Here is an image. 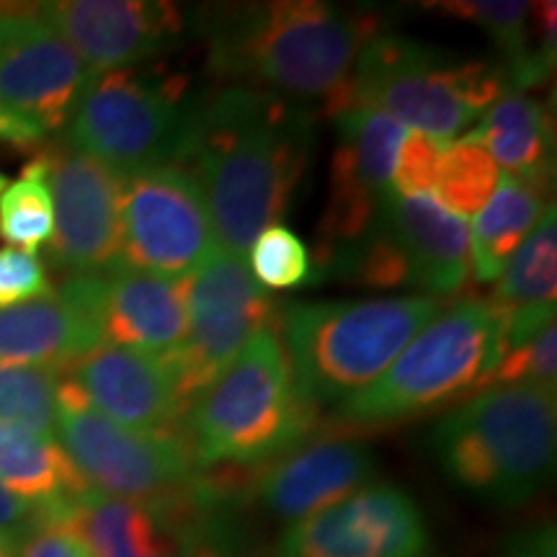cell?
<instances>
[{
  "label": "cell",
  "mask_w": 557,
  "mask_h": 557,
  "mask_svg": "<svg viewBox=\"0 0 557 557\" xmlns=\"http://www.w3.org/2000/svg\"><path fill=\"white\" fill-rule=\"evenodd\" d=\"M312 156V116L295 101L246 86L194 99L178 165L205 197L214 240L248 261L263 230L289 212Z\"/></svg>",
  "instance_id": "6da1fadb"
},
{
  "label": "cell",
  "mask_w": 557,
  "mask_h": 557,
  "mask_svg": "<svg viewBox=\"0 0 557 557\" xmlns=\"http://www.w3.org/2000/svg\"><path fill=\"white\" fill-rule=\"evenodd\" d=\"M377 34L369 13L323 0H276L222 11L209 26V70L233 86L344 109L361 47Z\"/></svg>",
  "instance_id": "7a4b0ae2"
},
{
  "label": "cell",
  "mask_w": 557,
  "mask_h": 557,
  "mask_svg": "<svg viewBox=\"0 0 557 557\" xmlns=\"http://www.w3.org/2000/svg\"><path fill=\"white\" fill-rule=\"evenodd\" d=\"M555 393L537 385H487L431 431L444 475L498 506L537 496L555 470Z\"/></svg>",
  "instance_id": "3957f363"
},
{
  "label": "cell",
  "mask_w": 557,
  "mask_h": 557,
  "mask_svg": "<svg viewBox=\"0 0 557 557\" xmlns=\"http://www.w3.org/2000/svg\"><path fill=\"white\" fill-rule=\"evenodd\" d=\"M504 331L506 310L491 299H462L438 310L380 380L338 403L333 426L385 429L478 395L504 359Z\"/></svg>",
  "instance_id": "277c9868"
},
{
  "label": "cell",
  "mask_w": 557,
  "mask_h": 557,
  "mask_svg": "<svg viewBox=\"0 0 557 557\" xmlns=\"http://www.w3.org/2000/svg\"><path fill=\"white\" fill-rule=\"evenodd\" d=\"M318 408L299 393L274 329L256 333L184 418V438L201 470L267 465L302 444Z\"/></svg>",
  "instance_id": "5b68a950"
},
{
  "label": "cell",
  "mask_w": 557,
  "mask_h": 557,
  "mask_svg": "<svg viewBox=\"0 0 557 557\" xmlns=\"http://www.w3.org/2000/svg\"><path fill=\"white\" fill-rule=\"evenodd\" d=\"M442 310L429 295L299 302L282 312L284 351L312 406H338L387 372Z\"/></svg>",
  "instance_id": "8992f818"
},
{
  "label": "cell",
  "mask_w": 557,
  "mask_h": 557,
  "mask_svg": "<svg viewBox=\"0 0 557 557\" xmlns=\"http://www.w3.org/2000/svg\"><path fill=\"white\" fill-rule=\"evenodd\" d=\"M500 62L465 60L426 41L377 32L361 47L346 107H364L442 143L475 127L506 94Z\"/></svg>",
  "instance_id": "52a82bcc"
},
{
  "label": "cell",
  "mask_w": 557,
  "mask_h": 557,
  "mask_svg": "<svg viewBox=\"0 0 557 557\" xmlns=\"http://www.w3.org/2000/svg\"><path fill=\"white\" fill-rule=\"evenodd\" d=\"M194 99L176 73L109 70L94 73L67 122L70 148L86 152L116 176L178 163Z\"/></svg>",
  "instance_id": "ba28073f"
},
{
  "label": "cell",
  "mask_w": 557,
  "mask_h": 557,
  "mask_svg": "<svg viewBox=\"0 0 557 557\" xmlns=\"http://www.w3.org/2000/svg\"><path fill=\"white\" fill-rule=\"evenodd\" d=\"M58 436L81 478L101 496L150 506L191 500L205 483L181 431H135L88 406L62 372Z\"/></svg>",
  "instance_id": "9c48e42d"
},
{
  "label": "cell",
  "mask_w": 557,
  "mask_h": 557,
  "mask_svg": "<svg viewBox=\"0 0 557 557\" xmlns=\"http://www.w3.org/2000/svg\"><path fill=\"white\" fill-rule=\"evenodd\" d=\"M276 312L274 297L256 282L248 261L222 248L186 276V333L160 359L184 413L256 333L271 329Z\"/></svg>",
  "instance_id": "30bf717a"
},
{
  "label": "cell",
  "mask_w": 557,
  "mask_h": 557,
  "mask_svg": "<svg viewBox=\"0 0 557 557\" xmlns=\"http://www.w3.org/2000/svg\"><path fill=\"white\" fill-rule=\"evenodd\" d=\"M214 243L205 197L189 169L165 163L122 178V267L184 278L209 259Z\"/></svg>",
  "instance_id": "8fae6325"
},
{
  "label": "cell",
  "mask_w": 557,
  "mask_h": 557,
  "mask_svg": "<svg viewBox=\"0 0 557 557\" xmlns=\"http://www.w3.org/2000/svg\"><path fill=\"white\" fill-rule=\"evenodd\" d=\"M90 75L37 5L0 9V103L11 114L41 135L62 129Z\"/></svg>",
  "instance_id": "7c38bea8"
},
{
  "label": "cell",
  "mask_w": 557,
  "mask_h": 557,
  "mask_svg": "<svg viewBox=\"0 0 557 557\" xmlns=\"http://www.w3.org/2000/svg\"><path fill=\"white\" fill-rule=\"evenodd\" d=\"M60 292L73 299L101 344L163 359L186 333V276L169 278L114 263L101 274H73Z\"/></svg>",
  "instance_id": "4fadbf2b"
},
{
  "label": "cell",
  "mask_w": 557,
  "mask_h": 557,
  "mask_svg": "<svg viewBox=\"0 0 557 557\" xmlns=\"http://www.w3.org/2000/svg\"><path fill=\"white\" fill-rule=\"evenodd\" d=\"M276 557H429V529L406 491L374 483L289 524Z\"/></svg>",
  "instance_id": "5bb4252c"
},
{
  "label": "cell",
  "mask_w": 557,
  "mask_h": 557,
  "mask_svg": "<svg viewBox=\"0 0 557 557\" xmlns=\"http://www.w3.org/2000/svg\"><path fill=\"white\" fill-rule=\"evenodd\" d=\"M403 139V124L382 111L364 107L336 111V150L329 207L320 220V256L361 238L393 197L395 158Z\"/></svg>",
  "instance_id": "9a60e30c"
},
{
  "label": "cell",
  "mask_w": 557,
  "mask_h": 557,
  "mask_svg": "<svg viewBox=\"0 0 557 557\" xmlns=\"http://www.w3.org/2000/svg\"><path fill=\"white\" fill-rule=\"evenodd\" d=\"M41 160L54 205V267L70 276L109 271L120 263L122 176L65 143Z\"/></svg>",
  "instance_id": "2e32d148"
},
{
  "label": "cell",
  "mask_w": 557,
  "mask_h": 557,
  "mask_svg": "<svg viewBox=\"0 0 557 557\" xmlns=\"http://www.w3.org/2000/svg\"><path fill=\"white\" fill-rule=\"evenodd\" d=\"M37 11L90 73L143 65L184 34L181 11L160 0H58Z\"/></svg>",
  "instance_id": "e0dca14e"
},
{
  "label": "cell",
  "mask_w": 557,
  "mask_h": 557,
  "mask_svg": "<svg viewBox=\"0 0 557 557\" xmlns=\"http://www.w3.org/2000/svg\"><path fill=\"white\" fill-rule=\"evenodd\" d=\"M39 513L73 532L90 557H199L197 513L186 506H150L88 491Z\"/></svg>",
  "instance_id": "ac0fdd59"
},
{
  "label": "cell",
  "mask_w": 557,
  "mask_h": 557,
  "mask_svg": "<svg viewBox=\"0 0 557 557\" xmlns=\"http://www.w3.org/2000/svg\"><path fill=\"white\" fill-rule=\"evenodd\" d=\"M374 475L377 462L367 444L325 436L271 459L250 487L271 517L295 524L361 491Z\"/></svg>",
  "instance_id": "d6986e66"
},
{
  "label": "cell",
  "mask_w": 557,
  "mask_h": 557,
  "mask_svg": "<svg viewBox=\"0 0 557 557\" xmlns=\"http://www.w3.org/2000/svg\"><path fill=\"white\" fill-rule=\"evenodd\" d=\"M65 377L88 406L135 431H181L184 408L163 361L135 348L101 344L75 359ZM184 434V431H181Z\"/></svg>",
  "instance_id": "ffe728a7"
},
{
  "label": "cell",
  "mask_w": 557,
  "mask_h": 557,
  "mask_svg": "<svg viewBox=\"0 0 557 557\" xmlns=\"http://www.w3.org/2000/svg\"><path fill=\"white\" fill-rule=\"evenodd\" d=\"M380 222L398 246L410 271V287L444 297L465 284L470 271L468 222L451 214L434 197L393 194L380 209Z\"/></svg>",
  "instance_id": "44dd1931"
},
{
  "label": "cell",
  "mask_w": 557,
  "mask_h": 557,
  "mask_svg": "<svg viewBox=\"0 0 557 557\" xmlns=\"http://www.w3.org/2000/svg\"><path fill=\"white\" fill-rule=\"evenodd\" d=\"M99 346L86 315L58 289L0 310V367L65 369Z\"/></svg>",
  "instance_id": "7402d4cb"
},
{
  "label": "cell",
  "mask_w": 557,
  "mask_h": 557,
  "mask_svg": "<svg viewBox=\"0 0 557 557\" xmlns=\"http://www.w3.org/2000/svg\"><path fill=\"white\" fill-rule=\"evenodd\" d=\"M465 137L478 143L508 176L542 189L553 184V120L534 96L504 94Z\"/></svg>",
  "instance_id": "603a6c76"
},
{
  "label": "cell",
  "mask_w": 557,
  "mask_h": 557,
  "mask_svg": "<svg viewBox=\"0 0 557 557\" xmlns=\"http://www.w3.org/2000/svg\"><path fill=\"white\" fill-rule=\"evenodd\" d=\"M0 485L37 508H58L88 493L60 442L16 426H0Z\"/></svg>",
  "instance_id": "cb8c5ba5"
},
{
  "label": "cell",
  "mask_w": 557,
  "mask_h": 557,
  "mask_svg": "<svg viewBox=\"0 0 557 557\" xmlns=\"http://www.w3.org/2000/svg\"><path fill=\"white\" fill-rule=\"evenodd\" d=\"M547 189L517 176L498 178L491 199L478 212L470 233V253L480 284L498 282L500 271L532 233L547 209Z\"/></svg>",
  "instance_id": "d4e9b609"
},
{
  "label": "cell",
  "mask_w": 557,
  "mask_h": 557,
  "mask_svg": "<svg viewBox=\"0 0 557 557\" xmlns=\"http://www.w3.org/2000/svg\"><path fill=\"white\" fill-rule=\"evenodd\" d=\"M557 292V218L549 205L532 233L521 240L500 271L491 302L504 310L555 305Z\"/></svg>",
  "instance_id": "484cf974"
},
{
  "label": "cell",
  "mask_w": 557,
  "mask_h": 557,
  "mask_svg": "<svg viewBox=\"0 0 557 557\" xmlns=\"http://www.w3.org/2000/svg\"><path fill=\"white\" fill-rule=\"evenodd\" d=\"M54 235V205L47 165L37 156L0 194V240L37 256Z\"/></svg>",
  "instance_id": "4316f807"
},
{
  "label": "cell",
  "mask_w": 557,
  "mask_h": 557,
  "mask_svg": "<svg viewBox=\"0 0 557 557\" xmlns=\"http://www.w3.org/2000/svg\"><path fill=\"white\" fill-rule=\"evenodd\" d=\"M60 382V369L0 367V426L52 438L58 434Z\"/></svg>",
  "instance_id": "83f0119b"
},
{
  "label": "cell",
  "mask_w": 557,
  "mask_h": 557,
  "mask_svg": "<svg viewBox=\"0 0 557 557\" xmlns=\"http://www.w3.org/2000/svg\"><path fill=\"white\" fill-rule=\"evenodd\" d=\"M498 184V169L478 143L462 137L447 143L438 160L434 189L457 218H470L483 209Z\"/></svg>",
  "instance_id": "f1b7e54d"
},
{
  "label": "cell",
  "mask_w": 557,
  "mask_h": 557,
  "mask_svg": "<svg viewBox=\"0 0 557 557\" xmlns=\"http://www.w3.org/2000/svg\"><path fill=\"white\" fill-rule=\"evenodd\" d=\"M248 269L263 289H297L315 282V261L308 246L287 225L263 230L248 250Z\"/></svg>",
  "instance_id": "f546056e"
},
{
  "label": "cell",
  "mask_w": 557,
  "mask_h": 557,
  "mask_svg": "<svg viewBox=\"0 0 557 557\" xmlns=\"http://www.w3.org/2000/svg\"><path fill=\"white\" fill-rule=\"evenodd\" d=\"M557 325L549 323L545 331L517 348H508L493 372L491 385H537L555 393L557 380Z\"/></svg>",
  "instance_id": "4dcf8cb0"
},
{
  "label": "cell",
  "mask_w": 557,
  "mask_h": 557,
  "mask_svg": "<svg viewBox=\"0 0 557 557\" xmlns=\"http://www.w3.org/2000/svg\"><path fill=\"white\" fill-rule=\"evenodd\" d=\"M447 143L421 132H410L403 139L393 171V194L398 197H426L434 189L438 160Z\"/></svg>",
  "instance_id": "1f68e13d"
},
{
  "label": "cell",
  "mask_w": 557,
  "mask_h": 557,
  "mask_svg": "<svg viewBox=\"0 0 557 557\" xmlns=\"http://www.w3.org/2000/svg\"><path fill=\"white\" fill-rule=\"evenodd\" d=\"M45 295H52V287L39 256L0 248V310Z\"/></svg>",
  "instance_id": "d6a6232c"
},
{
  "label": "cell",
  "mask_w": 557,
  "mask_h": 557,
  "mask_svg": "<svg viewBox=\"0 0 557 557\" xmlns=\"http://www.w3.org/2000/svg\"><path fill=\"white\" fill-rule=\"evenodd\" d=\"M13 557H90V553L73 532L39 513L24 532Z\"/></svg>",
  "instance_id": "836d02e7"
},
{
  "label": "cell",
  "mask_w": 557,
  "mask_h": 557,
  "mask_svg": "<svg viewBox=\"0 0 557 557\" xmlns=\"http://www.w3.org/2000/svg\"><path fill=\"white\" fill-rule=\"evenodd\" d=\"M508 557H557L555 527L542 524L521 532L517 540L508 545Z\"/></svg>",
  "instance_id": "e575fe53"
},
{
  "label": "cell",
  "mask_w": 557,
  "mask_h": 557,
  "mask_svg": "<svg viewBox=\"0 0 557 557\" xmlns=\"http://www.w3.org/2000/svg\"><path fill=\"white\" fill-rule=\"evenodd\" d=\"M37 517H39L37 506L16 498L11 491H5V487L0 485V529H5V532L24 534L26 529L37 521Z\"/></svg>",
  "instance_id": "d590c367"
},
{
  "label": "cell",
  "mask_w": 557,
  "mask_h": 557,
  "mask_svg": "<svg viewBox=\"0 0 557 557\" xmlns=\"http://www.w3.org/2000/svg\"><path fill=\"white\" fill-rule=\"evenodd\" d=\"M45 137L37 127L18 120L16 114H11L9 109L0 103V143L11 145V148H32L39 139Z\"/></svg>",
  "instance_id": "8d00e7d4"
},
{
  "label": "cell",
  "mask_w": 557,
  "mask_h": 557,
  "mask_svg": "<svg viewBox=\"0 0 557 557\" xmlns=\"http://www.w3.org/2000/svg\"><path fill=\"white\" fill-rule=\"evenodd\" d=\"M24 534L18 532H5V529H0V557H13L16 555V547Z\"/></svg>",
  "instance_id": "74e56055"
},
{
  "label": "cell",
  "mask_w": 557,
  "mask_h": 557,
  "mask_svg": "<svg viewBox=\"0 0 557 557\" xmlns=\"http://www.w3.org/2000/svg\"><path fill=\"white\" fill-rule=\"evenodd\" d=\"M5 186H9V181H5V176H3V173H0V194H3V191H5Z\"/></svg>",
  "instance_id": "f35d334b"
},
{
  "label": "cell",
  "mask_w": 557,
  "mask_h": 557,
  "mask_svg": "<svg viewBox=\"0 0 557 557\" xmlns=\"http://www.w3.org/2000/svg\"><path fill=\"white\" fill-rule=\"evenodd\" d=\"M199 557H201V555H199Z\"/></svg>",
  "instance_id": "ab89813d"
}]
</instances>
